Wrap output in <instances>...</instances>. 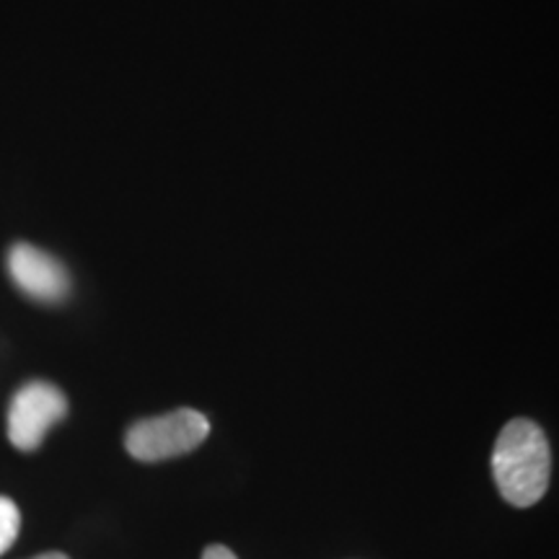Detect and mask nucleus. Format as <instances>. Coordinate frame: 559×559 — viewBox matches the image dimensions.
<instances>
[{"instance_id": "f257e3e1", "label": "nucleus", "mask_w": 559, "mask_h": 559, "mask_svg": "<svg viewBox=\"0 0 559 559\" xmlns=\"http://www.w3.org/2000/svg\"><path fill=\"white\" fill-rule=\"evenodd\" d=\"M551 453L544 430L531 419H513L502 428L492 453V474L510 506L531 508L549 487Z\"/></svg>"}, {"instance_id": "39448f33", "label": "nucleus", "mask_w": 559, "mask_h": 559, "mask_svg": "<svg viewBox=\"0 0 559 559\" xmlns=\"http://www.w3.org/2000/svg\"><path fill=\"white\" fill-rule=\"evenodd\" d=\"M19 531H21V513L16 502L5 498V495H0V557L16 544Z\"/></svg>"}, {"instance_id": "f03ea898", "label": "nucleus", "mask_w": 559, "mask_h": 559, "mask_svg": "<svg viewBox=\"0 0 559 559\" xmlns=\"http://www.w3.org/2000/svg\"><path fill=\"white\" fill-rule=\"evenodd\" d=\"M210 436L207 417L198 409H177L169 415L140 419L128 430V453L132 459L145 461H166L185 456L205 443Z\"/></svg>"}, {"instance_id": "7ed1b4c3", "label": "nucleus", "mask_w": 559, "mask_h": 559, "mask_svg": "<svg viewBox=\"0 0 559 559\" xmlns=\"http://www.w3.org/2000/svg\"><path fill=\"white\" fill-rule=\"evenodd\" d=\"M68 415V400L58 386L32 381L16 391L9 407V440L19 451H37L50 432Z\"/></svg>"}, {"instance_id": "20e7f679", "label": "nucleus", "mask_w": 559, "mask_h": 559, "mask_svg": "<svg viewBox=\"0 0 559 559\" xmlns=\"http://www.w3.org/2000/svg\"><path fill=\"white\" fill-rule=\"evenodd\" d=\"M9 272L13 283L19 285L26 296L55 304L62 300L70 290V277L55 257L47 254L32 243H16L9 251Z\"/></svg>"}, {"instance_id": "423d86ee", "label": "nucleus", "mask_w": 559, "mask_h": 559, "mask_svg": "<svg viewBox=\"0 0 559 559\" xmlns=\"http://www.w3.org/2000/svg\"><path fill=\"white\" fill-rule=\"evenodd\" d=\"M202 559H239L230 551L228 547H221V544H215V547H207L205 555H202Z\"/></svg>"}, {"instance_id": "0eeeda50", "label": "nucleus", "mask_w": 559, "mask_h": 559, "mask_svg": "<svg viewBox=\"0 0 559 559\" xmlns=\"http://www.w3.org/2000/svg\"><path fill=\"white\" fill-rule=\"evenodd\" d=\"M32 559H70L68 555H62V551H45V555H37Z\"/></svg>"}]
</instances>
